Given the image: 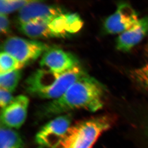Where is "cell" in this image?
<instances>
[{"mask_svg": "<svg viewBox=\"0 0 148 148\" xmlns=\"http://www.w3.org/2000/svg\"><path fill=\"white\" fill-rule=\"evenodd\" d=\"M106 90L103 84L87 73L60 97L42 105L38 116L41 119L51 118L77 109L96 112L103 108Z\"/></svg>", "mask_w": 148, "mask_h": 148, "instance_id": "6da1fadb", "label": "cell"}, {"mask_svg": "<svg viewBox=\"0 0 148 148\" xmlns=\"http://www.w3.org/2000/svg\"><path fill=\"white\" fill-rule=\"evenodd\" d=\"M86 74L80 65L60 73L41 68L27 79L24 87L32 97L53 100L62 97L74 82Z\"/></svg>", "mask_w": 148, "mask_h": 148, "instance_id": "7a4b0ae2", "label": "cell"}, {"mask_svg": "<svg viewBox=\"0 0 148 148\" xmlns=\"http://www.w3.org/2000/svg\"><path fill=\"white\" fill-rule=\"evenodd\" d=\"M115 116L91 117L71 125L59 148H92L103 133L115 124Z\"/></svg>", "mask_w": 148, "mask_h": 148, "instance_id": "3957f363", "label": "cell"}, {"mask_svg": "<svg viewBox=\"0 0 148 148\" xmlns=\"http://www.w3.org/2000/svg\"><path fill=\"white\" fill-rule=\"evenodd\" d=\"M49 48L42 42L17 36L7 38L1 46L2 51L9 53L24 65L35 61Z\"/></svg>", "mask_w": 148, "mask_h": 148, "instance_id": "277c9868", "label": "cell"}, {"mask_svg": "<svg viewBox=\"0 0 148 148\" xmlns=\"http://www.w3.org/2000/svg\"><path fill=\"white\" fill-rule=\"evenodd\" d=\"M71 114L58 116L41 127L35 136L39 146L58 148L71 126Z\"/></svg>", "mask_w": 148, "mask_h": 148, "instance_id": "5b68a950", "label": "cell"}, {"mask_svg": "<svg viewBox=\"0 0 148 148\" xmlns=\"http://www.w3.org/2000/svg\"><path fill=\"white\" fill-rule=\"evenodd\" d=\"M138 20V13L130 3L119 2L115 12L104 21L103 31L107 34L120 35L131 28Z\"/></svg>", "mask_w": 148, "mask_h": 148, "instance_id": "8992f818", "label": "cell"}, {"mask_svg": "<svg viewBox=\"0 0 148 148\" xmlns=\"http://www.w3.org/2000/svg\"><path fill=\"white\" fill-rule=\"evenodd\" d=\"M41 68L54 73H64L79 65L77 58L68 52L58 48H49L42 55Z\"/></svg>", "mask_w": 148, "mask_h": 148, "instance_id": "52a82bcc", "label": "cell"}, {"mask_svg": "<svg viewBox=\"0 0 148 148\" xmlns=\"http://www.w3.org/2000/svg\"><path fill=\"white\" fill-rule=\"evenodd\" d=\"M29 99L25 95H19L3 109L1 113V125L10 129H19L27 118Z\"/></svg>", "mask_w": 148, "mask_h": 148, "instance_id": "ba28073f", "label": "cell"}, {"mask_svg": "<svg viewBox=\"0 0 148 148\" xmlns=\"http://www.w3.org/2000/svg\"><path fill=\"white\" fill-rule=\"evenodd\" d=\"M64 13V11L59 6L31 1L19 10L17 20L19 25H21L35 20L52 19Z\"/></svg>", "mask_w": 148, "mask_h": 148, "instance_id": "9c48e42d", "label": "cell"}, {"mask_svg": "<svg viewBox=\"0 0 148 148\" xmlns=\"http://www.w3.org/2000/svg\"><path fill=\"white\" fill-rule=\"evenodd\" d=\"M148 35V16L139 19L133 26L119 35L116 41V49L127 52L138 45Z\"/></svg>", "mask_w": 148, "mask_h": 148, "instance_id": "30bf717a", "label": "cell"}, {"mask_svg": "<svg viewBox=\"0 0 148 148\" xmlns=\"http://www.w3.org/2000/svg\"><path fill=\"white\" fill-rule=\"evenodd\" d=\"M52 19L35 20L19 25L20 31L32 38H53L49 27V22Z\"/></svg>", "mask_w": 148, "mask_h": 148, "instance_id": "8fae6325", "label": "cell"}, {"mask_svg": "<svg viewBox=\"0 0 148 148\" xmlns=\"http://www.w3.org/2000/svg\"><path fill=\"white\" fill-rule=\"evenodd\" d=\"M0 148H27L23 138L16 130L1 125Z\"/></svg>", "mask_w": 148, "mask_h": 148, "instance_id": "7c38bea8", "label": "cell"}, {"mask_svg": "<svg viewBox=\"0 0 148 148\" xmlns=\"http://www.w3.org/2000/svg\"><path fill=\"white\" fill-rule=\"evenodd\" d=\"M129 76L136 86L148 92V62L141 67L130 70Z\"/></svg>", "mask_w": 148, "mask_h": 148, "instance_id": "4fadbf2b", "label": "cell"}, {"mask_svg": "<svg viewBox=\"0 0 148 148\" xmlns=\"http://www.w3.org/2000/svg\"><path fill=\"white\" fill-rule=\"evenodd\" d=\"M21 72L20 70H15L10 73L1 74L0 86L10 92H14L21 78Z\"/></svg>", "mask_w": 148, "mask_h": 148, "instance_id": "5bb4252c", "label": "cell"}, {"mask_svg": "<svg viewBox=\"0 0 148 148\" xmlns=\"http://www.w3.org/2000/svg\"><path fill=\"white\" fill-rule=\"evenodd\" d=\"M25 65L6 52L0 53V73L1 74L10 73L22 68Z\"/></svg>", "mask_w": 148, "mask_h": 148, "instance_id": "9a60e30c", "label": "cell"}, {"mask_svg": "<svg viewBox=\"0 0 148 148\" xmlns=\"http://www.w3.org/2000/svg\"><path fill=\"white\" fill-rule=\"evenodd\" d=\"M31 1L25 0H1L0 12L1 14H6L21 9Z\"/></svg>", "mask_w": 148, "mask_h": 148, "instance_id": "2e32d148", "label": "cell"}, {"mask_svg": "<svg viewBox=\"0 0 148 148\" xmlns=\"http://www.w3.org/2000/svg\"><path fill=\"white\" fill-rule=\"evenodd\" d=\"M14 97H13L12 93L9 91L3 89V88L0 89V106L1 109L5 108L9 104H10Z\"/></svg>", "mask_w": 148, "mask_h": 148, "instance_id": "e0dca14e", "label": "cell"}, {"mask_svg": "<svg viewBox=\"0 0 148 148\" xmlns=\"http://www.w3.org/2000/svg\"><path fill=\"white\" fill-rule=\"evenodd\" d=\"M10 24L7 16L0 14V31L1 33L6 35L10 32Z\"/></svg>", "mask_w": 148, "mask_h": 148, "instance_id": "ac0fdd59", "label": "cell"}, {"mask_svg": "<svg viewBox=\"0 0 148 148\" xmlns=\"http://www.w3.org/2000/svg\"><path fill=\"white\" fill-rule=\"evenodd\" d=\"M145 119L144 121L143 130H144V134H145L146 137L148 139V110Z\"/></svg>", "mask_w": 148, "mask_h": 148, "instance_id": "d6986e66", "label": "cell"}, {"mask_svg": "<svg viewBox=\"0 0 148 148\" xmlns=\"http://www.w3.org/2000/svg\"><path fill=\"white\" fill-rule=\"evenodd\" d=\"M38 148H51V147H47V146H39Z\"/></svg>", "mask_w": 148, "mask_h": 148, "instance_id": "ffe728a7", "label": "cell"}, {"mask_svg": "<svg viewBox=\"0 0 148 148\" xmlns=\"http://www.w3.org/2000/svg\"><path fill=\"white\" fill-rule=\"evenodd\" d=\"M146 48H147V49H146V50H147V51H148V43H147V46H146Z\"/></svg>", "mask_w": 148, "mask_h": 148, "instance_id": "44dd1931", "label": "cell"}]
</instances>
